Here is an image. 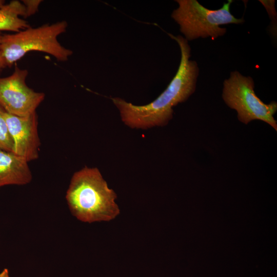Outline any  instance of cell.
<instances>
[{
  "instance_id": "1",
  "label": "cell",
  "mask_w": 277,
  "mask_h": 277,
  "mask_svg": "<svg viewBox=\"0 0 277 277\" xmlns=\"http://www.w3.org/2000/svg\"><path fill=\"white\" fill-rule=\"evenodd\" d=\"M168 35L178 44L181 57L178 70L165 90L150 103L136 106L119 98H112L123 122L131 128L146 129L167 125L173 117V107L183 103L194 92L199 68L191 60V48L182 36Z\"/></svg>"
},
{
  "instance_id": "2",
  "label": "cell",
  "mask_w": 277,
  "mask_h": 277,
  "mask_svg": "<svg viewBox=\"0 0 277 277\" xmlns=\"http://www.w3.org/2000/svg\"><path fill=\"white\" fill-rule=\"evenodd\" d=\"M116 199L99 170L87 166L73 174L66 194L72 214L88 223L115 219L120 212Z\"/></svg>"
},
{
  "instance_id": "3",
  "label": "cell",
  "mask_w": 277,
  "mask_h": 277,
  "mask_svg": "<svg viewBox=\"0 0 277 277\" xmlns=\"http://www.w3.org/2000/svg\"><path fill=\"white\" fill-rule=\"evenodd\" d=\"M65 21L52 24L28 28L12 34L2 36L0 43V71L20 60L27 53L36 51L51 55L58 61L65 62L73 54L57 41L58 36L66 31Z\"/></svg>"
},
{
  "instance_id": "4",
  "label": "cell",
  "mask_w": 277,
  "mask_h": 277,
  "mask_svg": "<svg viewBox=\"0 0 277 277\" xmlns=\"http://www.w3.org/2000/svg\"><path fill=\"white\" fill-rule=\"evenodd\" d=\"M178 7L171 13L172 18L179 25L180 32L188 42L199 38L215 39L227 31L220 26L241 24L243 17L236 18L230 12L232 0L224 3L216 10L208 9L196 0H176Z\"/></svg>"
},
{
  "instance_id": "5",
  "label": "cell",
  "mask_w": 277,
  "mask_h": 277,
  "mask_svg": "<svg viewBox=\"0 0 277 277\" xmlns=\"http://www.w3.org/2000/svg\"><path fill=\"white\" fill-rule=\"evenodd\" d=\"M254 83L249 76L238 71H232L223 83L222 97L225 104L236 110L238 120L247 124L253 120H260L277 131L276 121L273 115L277 111V103H264L256 95Z\"/></svg>"
},
{
  "instance_id": "6",
  "label": "cell",
  "mask_w": 277,
  "mask_h": 277,
  "mask_svg": "<svg viewBox=\"0 0 277 277\" xmlns=\"http://www.w3.org/2000/svg\"><path fill=\"white\" fill-rule=\"evenodd\" d=\"M26 69L15 66L12 74L0 77V106L7 112L19 116L35 112L44 101L45 94L34 91L26 83Z\"/></svg>"
},
{
  "instance_id": "7",
  "label": "cell",
  "mask_w": 277,
  "mask_h": 277,
  "mask_svg": "<svg viewBox=\"0 0 277 277\" xmlns=\"http://www.w3.org/2000/svg\"><path fill=\"white\" fill-rule=\"evenodd\" d=\"M3 113L13 143V152L28 162L37 159L41 142L36 112L19 116L10 114L3 109Z\"/></svg>"
},
{
  "instance_id": "8",
  "label": "cell",
  "mask_w": 277,
  "mask_h": 277,
  "mask_svg": "<svg viewBox=\"0 0 277 277\" xmlns=\"http://www.w3.org/2000/svg\"><path fill=\"white\" fill-rule=\"evenodd\" d=\"M32 179L28 162L12 152L0 149V188L25 185Z\"/></svg>"
},
{
  "instance_id": "9",
  "label": "cell",
  "mask_w": 277,
  "mask_h": 277,
  "mask_svg": "<svg viewBox=\"0 0 277 277\" xmlns=\"http://www.w3.org/2000/svg\"><path fill=\"white\" fill-rule=\"evenodd\" d=\"M25 8L18 1H13L0 9V32L11 31L18 32L29 28L28 22L20 16H25Z\"/></svg>"
},
{
  "instance_id": "10",
  "label": "cell",
  "mask_w": 277,
  "mask_h": 277,
  "mask_svg": "<svg viewBox=\"0 0 277 277\" xmlns=\"http://www.w3.org/2000/svg\"><path fill=\"white\" fill-rule=\"evenodd\" d=\"M3 111V108L0 106V149L13 152V143Z\"/></svg>"
},
{
  "instance_id": "11",
  "label": "cell",
  "mask_w": 277,
  "mask_h": 277,
  "mask_svg": "<svg viewBox=\"0 0 277 277\" xmlns=\"http://www.w3.org/2000/svg\"><path fill=\"white\" fill-rule=\"evenodd\" d=\"M259 2L265 8L270 19H271V27H270V32L275 37L276 36V12L275 8V1L260 0Z\"/></svg>"
},
{
  "instance_id": "12",
  "label": "cell",
  "mask_w": 277,
  "mask_h": 277,
  "mask_svg": "<svg viewBox=\"0 0 277 277\" xmlns=\"http://www.w3.org/2000/svg\"><path fill=\"white\" fill-rule=\"evenodd\" d=\"M41 0H23L22 3L25 8V16L29 17L34 14L38 9L39 6L42 3Z\"/></svg>"
},
{
  "instance_id": "13",
  "label": "cell",
  "mask_w": 277,
  "mask_h": 277,
  "mask_svg": "<svg viewBox=\"0 0 277 277\" xmlns=\"http://www.w3.org/2000/svg\"><path fill=\"white\" fill-rule=\"evenodd\" d=\"M0 277H9V272L7 269H4L0 273Z\"/></svg>"
},
{
  "instance_id": "14",
  "label": "cell",
  "mask_w": 277,
  "mask_h": 277,
  "mask_svg": "<svg viewBox=\"0 0 277 277\" xmlns=\"http://www.w3.org/2000/svg\"><path fill=\"white\" fill-rule=\"evenodd\" d=\"M5 5V1L0 0V9Z\"/></svg>"
},
{
  "instance_id": "15",
  "label": "cell",
  "mask_w": 277,
  "mask_h": 277,
  "mask_svg": "<svg viewBox=\"0 0 277 277\" xmlns=\"http://www.w3.org/2000/svg\"><path fill=\"white\" fill-rule=\"evenodd\" d=\"M2 35H1V32H0V43H1V38H2Z\"/></svg>"
},
{
  "instance_id": "16",
  "label": "cell",
  "mask_w": 277,
  "mask_h": 277,
  "mask_svg": "<svg viewBox=\"0 0 277 277\" xmlns=\"http://www.w3.org/2000/svg\"><path fill=\"white\" fill-rule=\"evenodd\" d=\"M1 52L0 51V59H1Z\"/></svg>"
}]
</instances>
